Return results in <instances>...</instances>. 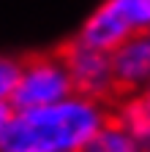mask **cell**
<instances>
[{
    "label": "cell",
    "instance_id": "6da1fadb",
    "mask_svg": "<svg viewBox=\"0 0 150 152\" xmlns=\"http://www.w3.org/2000/svg\"><path fill=\"white\" fill-rule=\"evenodd\" d=\"M109 111L112 103L77 92L49 106L8 111L3 152H85Z\"/></svg>",
    "mask_w": 150,
    "mask_h": 152
},
{
    "label": "cell",
    "instance_id": "7a4b0ae2",
    "mask_svg": "<svg viewBox=\"0 0 150 152\" xmlns=\"http://www.w3.org/2000/svg\"><path fill=\"white\" fill-rule=\"evenodd\" d=\"M74 95L68 71L63 65V57L58 49L52 52H33L19 57V71L8 109L11 111H25V109H38L58 103L63 98Z\"/></svg>",
    "mask_w": 150,
    "mask_h": 152
},
{
    "label": "cell",
    "instance_id": "3957f363",
    "mask_svg": "<svg viewBox=\"0 0 150 152\" xmlns=\"http://www.w3.org/2000/svg\"><path fill=\"white\" fill-rule=\"evenodd\" d=\"M58 52L63 57V65L68 71L71 87H74L77 95L96 98V101H104V103H115L117 101L109 52L90 49V46L79 44L77 38H71L68 44L58 46Z\"/></svg>",
    "mask_w": 150,
    "mask_h": 152
},
{
    "label": "cell",
    "instance_id": "277c9868",
    "mask_svg": "<svg viewBox=\"0 0 150 152\" xmlns=\"http://www.w3.org/2000/svg\"><path fill=\"white\" fill-rule=\"evenodd\" d=\"M117 98L139 95L150 84V30H139L109 52Z\"/></svg>",
    "mask_w": 150,
    "mask_h": 152
},
{
    "label": "cell",
    "instance_id": "5b68a950",
    "mask_svg": "<svg viewBox=\"0 0 150 152\" xmlns=\"http://www.w3.org/2000/svg\"><path fill=\"white\" fill-rule=\"evenodd\" d=\"M128 35H134V30L128 27L120 3H117V0H106V3L82 25V30L74 38H77L79 44L90 46V49L112 52V49H117Z\"/></svg>",
    "mask_w": 150,
    "mask_h": 152
},
{
    "label": "cell",
    "instance_id": "8992f818",
    "mask_svg": "<svg viewBox=\"0 0 150 152\" xmlns=\"http://www.w3.org/2000/svg\"><path fill=\"white\" fill-rule=\"evenodd\" d=\"M112 117L131 133L139 152H150V109L139 101V95L117 98L112 103Z\"/></svg>",
    "mask_w": 150,
    "mask_h": 152
},
{
    "label": "cell",
    "instance_id": "52a82bcc",
    "mask_svg": "<svg viewBox=\"0 0 150 152\" xmlns=\"http://www.w3.org/2000/svg\"><path fill=\"white\" fill-rule=\"evenodd\" d=\"M87 152H139V149H137V141L131 139V133L112 117V111H109V120L98 128L96 136H93Z\"/></svg>",
    "mask_w": 150,
    "mask_h": 152
},
{
    "label": "cell",
    "instance_id": "ba28073f",
    "mask_svg": "<svg viewBox=\"0 0 150 152\" xmlns=\"http://www.w3.org/2000/svg\"><path fill=\"white\" fill-rule=\"evenodd\" d=\"M16 71H19V57H3L0 54V106L8 109L14 82H16Z\"/></svg>",
    "mask_w": 150,
    "mask_h": 152
},
{
    "label": "cell",
    "instance_id": "9c48e42d",
    "mask_svg": "<svg viewBox=\"0 0 150 152\" xmlns=\"http://www.w3.org/2000/svg\"><path fill=\"white\" fill-rule=\"evenodd\" d=\"M8 111L6 106H0V152H3V139H6V125H8Z\"/></svg>",
    "mask_w": 150,
    "mask_h": 152
},
{
    "label": "cell",
    "instance_id": "30bf717a",
    "mask_svg": "<svg viewBox=\"0 0 150 152\" xmlns=\"http://www.w3.org/2000/svg\"><path fill=\"white\" fill-rule=\"evenodd\" d=\"M139 101H142V103H145V106L150 109V84H147V87H145V90L139 92Z\"/></svg>",
    "mask_w": 150,
    "mask_h": 152
},
{
    "label": "cell",
    "instance_id": "8fae6325",
    "mask_svg": "<svg viewBox=\"0 0 150 152\" xmlns=\"http://www.w3.org/2000/svg\"><path fill=\"white\" fill-rule=\"evenodd\" d=\"M85 152H87V149H85Z\"/></svg>",
    "mask_w": 150,
    "mask_h": 152
}]
</instances>
